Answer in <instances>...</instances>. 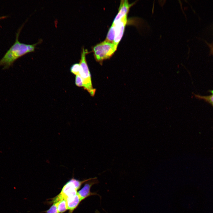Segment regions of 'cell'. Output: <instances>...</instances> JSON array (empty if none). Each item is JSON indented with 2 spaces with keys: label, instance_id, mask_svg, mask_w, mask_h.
Masks as SVG:
<instances>
[{
  "label": "cell",
  "instance_id": "obj_1",
  "mask_svg": "<svg viewBox=\"0 0 213 213\" xmlns=\"http://www.w3.org/2000/svg\"><path fill=\"white\" fill-rule=\"evenodd\" d=\"M22 27L16 33L15 42L0 60V66H3V69H9L17 59L25 54L34 51L36 45L40 42L32 44H26L19 41V36Z\"/></svg>",
  "mask_w": 213,
  "mask_h": 213
},
{
  "label": "cell",
  "instance_id": "obj_2",
  "mask_svg": "<svg viewBox=\"0 0 213 213\" xmlns=\"http://www.w3.org/2000/svg\"><path fill=\"white\" fill-rule=\"evenodd\" d=\"M87 53L83 48L79 63L80 68L79 75L82 79L84 89L91 96H93L95 95L96 90L92 86L91 74L86 60L85 55Z\"/></svg>",
  "mask_w": 213,
  "mask_h": 213
},
{
  "label": "cell",
  "instance_id": "obj_3",
  "mask_svg": "<svg viewBox=\"0 0 213 213\" xmlns=\"http://www.w3.org/2000/svg\"><path fill=\"white\" fill-rule=\"evenodd\" d=\"M117 46L114 43L105 41L97 44L93 49L96 59L101 61L109 58L116 51Z\"/></svg>",
  "mask_w": 213,
  "mask_h": 213
},
{
  "label": "cell",
  "instance_id": "obj_4",
  "mask_svg": "<svg viewBox=\"0 0 213 213\" xmlns=\"http://www.w3.org/2000/svg\"><path fill=\"white\" fill-rule=\"evenodd\" d=\"M77 190L71 179L64 186L60 193L54 199V203L74 197L77 194Z\"/></svg>",
  "mask_w": 213,
  "mask_h": 213
},
{
  "label": "cell",
  "instance_id": "obj_5",
  "mask_svg": "<svg viewBox=\"0 0 213 213\" xmlns=\"http://www.w3.org/2000/svg\"><path fill=\"white\" fill-rule=\"evenodd\" d=\"M98 182L96 177L92 178L86 182L83 187L78 192V194L82 201L91 196L97 195L95 193L91 192L90 189L92 185Z\"/></svg>",
  "mask_w": 213,
  "mask_h": 213
},
{
  "label": "cell",
  "instance_id": "obj_6",
  "mask_svg": "<svg viewBox=\"0 0 213 213\" xmlns=\"http://www.w3.org/2000/svg\"><path fill=\"white\" fill-rule=\"evenodd\" d=\"M127 15L122 17L115 25V32L113 43L117 46L124 33L127 22Z\"/></svg>",
  "mask_w": 213,
  "mask_h": 213
},
{
  "label": "cell",
  "instance_id": "obj_7",
  "mask_svg": "<svg viewBox=\"0 0 213 213\" xmlns=\"http://www.w3.org/2000/svg\"><path fill=\"white\" fill-rule=\"evenodd\" d=\"M133 4H129L127 0H121L118 13L116 16L112 24L115 25L124 16L127 15L130 7Z\"/></svg>",
  "mask_w": 213,
  "mask_h": 213
},
{
  "label": "cell",
  "instance_id": "obj_8",
  "mask_svg": "<svg viewBox=\"0 0 213 213\" xmlns=\"http://www.w3.org/2000/svg\"><path fill=\"white\" fill-rule=\"evenodd\" d=\"M67 209L73 211L82 201L80 196L77 194L74 197L66 200Z\"/></svg>",
  "mask_w": 213,
  "mask_h": 213
},
{
  "label": "cell",
  "instance_id": "obj_9",
  "mask_svg": "<svg viewBox=\"0 0 213 213\" xmlns=\"http://www.w3.org/2000/svg\"><path fill=\"white\" fill-rule=\"evenodd\" d=\"M115 32V25L112 24L110 28L105 41L113 43Z\"/></svg>",
  "mask_w": 213,
  "mask_h": 213
},
{
  "label": "cell",
  "instance_id": "obj_10",
  "mask_svg": "<svg viewBox=\"0 0 213 213\" xmlns=\"http://www.w3.org/2000/svg\"><path fill=\"white\" fill-rule=\"evenodd\" d=\"M57 203L58 213H62L67 209V201L66 200H62Z\"/></svg>",
  "mask_w": 213,
  "mask_h": 213
},
{
  "label": "cell",
  "instance_id": "obj_11",
  "mask_svg": "<svg viewBox=\"0 0 213 213\" xmlns=\"http://www.w3.org/2000/svg\"><path fill=\"white\" fill-rule=\"evenodd\" d=\"M80 68L79 63H75L71 66L70 68V70L72 73L76 75H79Z\"/></svg>",
  "mask_w": 213,
  "mask_h": 213
},
{
  "label": "cell",
  "instance_id": "obj_12",
  "mask_svg": "<svg viewBox=\"0 0 213 213\" xmlns=\"http://www.w3.org/2000/svg\"><path fill=\"white\" fill-rule=\"evenodd\" d=\"M195 97L200 99L205 100L211 104L213 106V94L208 96H201L196 95Z\"/></svg>",
  "mask_w": 213,
  "mask_h": 213
},
{
  "label": "cell",
  "instance_id": "obj_13",
  "mask_svg": "<svg viewBox=\"0 0 213 213\" xmlns=\"http://www.w3.org/2000/svg\"><path fill=\"white\" fill-rule=\"evenodd\" d=\"M57 203H54L46 211V213H58L57 208Z\"/></svg>",
  "mask_w": 213,
  "mask_h": 213
},
{
  "label": "cell",
  "instance_id": "obj_14",
  "mask_svg": "<svg viewBox=\"0 0 213 213\" xmlns=\"http://www.w3.org/2000/svg\"><path fill=\"white\" fill-rule=\"evenodd\" d=\"M75 84L78 86L83 87V83L82 79L79 75H76L75 78Z\"/></svg>",
  "mask_w": 213,
  "mask_h": 213
},
{
  "label": "cell",
  "instance_id": "obj_15",
  "mask_svg": "<svg viewBox=\"0 0 213 213\" xmlns=\"http://www.w3.org/2000/svg\"><path fill=\"white\" fill-rule=\"evenodd\" d=\"M7 17V16H4L0 17V20L5 19Z\"/></svg>",
  "mask_w": 213,
  "mask_h": 213
},
{
  "label": "cell",
  "instance_id": "obj_16",
  "mask_svg": "<svg viewBox=\"0 0 213 213\" xmlns=\"http://www.w3.org/2000/svg\"><path fill=\"white\" fill-rule=\"evenodd\" d=\"M211 53L213 54V46H212L210 47Z\"/></svg>",
  "mask_w": 213,
  "mask_h": 213
},
{
  "label": "cell",
  "instance_id": "obj_17",
  "mask_svg": "<svg viewBox=\"0 0 213 213\" xmlns=\"http://www.w3.org/2000/svg\"><path fill=\"white\" fill-rule=\"evenodd\" d=\"M211 92L212 94H213V90L211 91Z\"/></svg>",
  "mask_w": 213,
  "mask_h": 213
}]
</instances>
